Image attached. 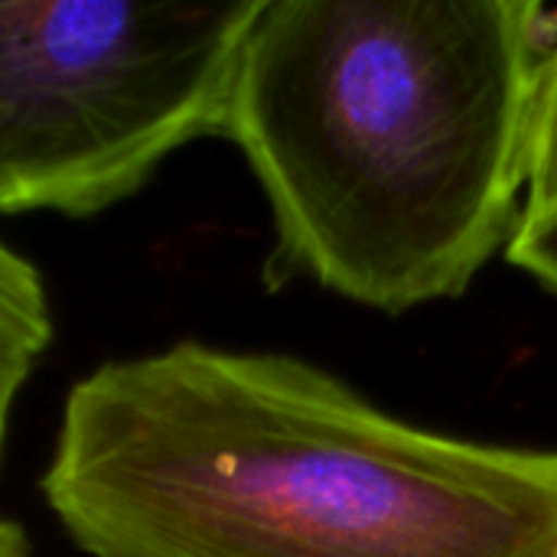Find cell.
<instances>
[{
	"label": "cell",
	"instance_id": "2",
	"mask_svg": "<svg viewBox=\"0 0 557 557\" xmlns=\"http://www.w3.org/2000/svg\"><path fill=\"white\" fill-rule=\"evenodd\" d=\"M552 10L258 0L225 101L274 251L264 281L398 317L467 294L522 222Z\"/></svg>",
	"mask_w": 557,
	"mask_h": 557
},
{
	"label": "cell",
	"instance_id": "5",
	"mask_svg": "<svg viewBox=\"0 0 557 557\" xmlns=\"http://www.w3.org/2000/svg\"><path fill=\"white\" fill-rule=\"evenodd\" d=\"M552 206H557V46L542 78L522 212H542Z\"/></svg>",
	"mask_w": 557,
	"mask_h": 557
},
{
	"label": "cell",
	"instance_id": "3",
	"mask_svg": "<svg viewBox=\"0 0 557 557\" xmlns=\"http://www.w3.org/2000/svg\"><path fill=\"white\" fill-rule=\"evenodd\" d=\"M258 0H0V212L85 219L222 134Z\"/></svg>",
	"mask_w": 557,
	"mask_h": 557
},
{
	"label": "cell",
	"instance_id": "7",
	"mask_svg": "<svg viewBox=\"0 0 557 557\" xmlns=\"http://www.w3.org/2000/svg\"><path fill=\"white\" fill-rule=\"evenodd\" d=\"M0 557H29V539L20 525L0 519Z\"/></svg>",
	"mask_w": 557,
	"mask_h": 557
},
{
	"label": "cell",
	"instance_id": "4",
	"mask_svg": "<svg viewBox=\"0 0 557 557\" xmlns=\"http://www.w3.org/2000/svg\"><path fill=\"white\" fill-rule=\"evenodd\" d=\"M52 346V310L39 271L0 238V457L13 405Z\"/></svg>",
	"mask_w": 557,
	"mask_h": 557
},
{
	"label": "cell",
	"instance_id": "1",
	"mask_svg": "<svg viewBox=\"0 0 557 557\" xmlns=\"http://www.w3.org/2000/svg\"><path fill=\"white\" fill-rule=\"evenodd\" d=\"M42 496L88 557H557V447L437 434L284 352L111 359Z\"/></svg>",
	"mask_w": 557,
	"mask_h": 557
},
{
	"label": "cell",
	"instance_id": "6",
	"mask_svg": "<svg viewBox=\"0 0 557 557\" xmlns=\"http://www.w3.org/2000/svg\"><path fill=\"white\" fill-rule=\"evenodd\" d=\"M506 261L557 297V206L522 212V222L506 245Z\"/></svg>",
	"mask_w": 557,
	"mask_h": 557
}]
</instances>
